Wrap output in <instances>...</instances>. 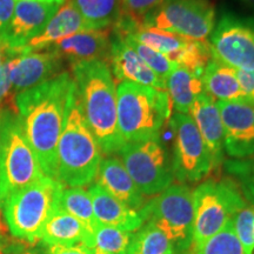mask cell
<instances>
[{"instance_id": "1", "label": "cell", "mask_w": 254, "mask_h": 254, "mask_svg": "<svg viewBox=\"0 0 254 254\" xmlns=\"http://www.w3.org/2000/svg\"><path fill=\"white\" fill-rule=\"evenodd\" d=\"M74 90L71 73L62 72L44 84L14 94L12 100L41 170L56 180L57 147Z\"/></svg>"}, {"instance_id": "2", "label": "cell", "mask_w": 254, "mask_h": 254, "mask_svg": "<svg viewBox=\"0 0 254 254\" xmlns=\"http://www.w3.org/2000/svg\"><path fill=\"white\" fill-rule=\"evenodd\" d=\"M82 112L103 154L119 153L126 144L119 131L117 86L109 63L80 62L71 65Z\"/></svg>"}, {"instance_id": "3", "label": "cell", "mask_w": 254, "mask_h": 254, "mask_svg": "<svg viewBox=\"0 0 254 254\" xmlns=\"http://www.w3.org/2000/svg\"><path fill=\"white\" fill-rule=\"evenodd\" d=\"M101 160L103 152L87 125L75 87L57 147V180L64 187L91 185Z\"/></svg>"}, {"instance_id": "4", "label": "cell", "mask_w": 254, "mask_h": 254, "mask_svg": "<svg viewBox=\"0 0 254 254\" xmlns=\"http://www.w3.org/2000/svg\"><path fill=\"white\" fill-rule=\"evenodd\" d=\"M119 131L125 142L160 138L170 118V98L166 91L120 82L117 86Z\"/></svg>"}, {"instance_id": "5", "label": "cell", "mask_w": 254, "mask_h": 254, "mask_svg": "<svg viewBox=\"0 0 254 254\" xmlns=\"http://www.w3.org/2000/svg\"><path fill=\"white\" fill-rule=\"evenodd\" d=\"M46 177L25 134L17 111L0 110V202Z\"/></svg>"}, {"instance_id": "6", "label": "cell", "mask_w": 254, "mask_h": 254, "mask_svg": "<svg viewBox=\"0 0 254 254\" xmlns=\"http://www.w3.org/2000/svg\"><path fill=\"white\" fill-rule=\"evenodd\" d=\"M63 189L58 180L44 177L9 194L2 201V213L12 237L31 245L39 243L44 225L58 207Z\"/></svg>"}, {"instance_id": "7", "label": "cell", "mask_w": 254, "mask_h": 254, "mask_svg": "<svg viewBox=\"0 0 254 254\" xmlns=\"http://www.w3.org/2000/svg\"><path fill=\"white\" fill-rule=\"evenodd\" d=\"M247 204L232 178L208 179L193 190V238L190 254L227 226L240 208Z\"/></svg>"}, {"instance_id": "8", "label": "cell", "mask_w": 254, "mask_h": 254, "mask_svg": "<svg viewBox=\"0 0 254 254\" xmlns=\"http://www.w3.org/2000/svg\"><path fill=\"white\" fill-rule=\"evenodd\" d=\"M144 222H151L172 241L176 254H190L193 238V190L185 184L171 185L139 209Z\"/></svg>"}, {"instance_id": "9", "label": "cell", "mask_w": 254, "mask_h": 254, "mask_svg": "<svg viewBox=\"0 0 254 254\" xmlns=\"http://www.w3.org/2000/svg\"><path fill=\"white\" fill-rule=\"evenodd\" d=\"M118 154L133 182L145 196L159 194L172 185V160L160 138L126 142Z\"/></svg>"}, {"instance_id": "10", "label": "cell", "mask_w": 254, "mask_h": 254, "mask_svg": "<svg viewBox=\"0 0 254 254\" xmlns=\"http://www.w3.org/2000/svg\"><path fill=\"white\" fill-rule=\"evenodd\" d=\"M215 23L217 13L211 0H168L146 15L141 26L208 41Z\"/></svg>"}, {"instance_id": "11", "label": "cell", "mask_w": 254, "mask_h": 254, "mask_svg": "<svg viewBox=\"0 0 254 254\" xmlns=\"http://www.w3.org/2000/svg\"><path fill=\"white\" fill-rule=\"evenodd\" d=\"M208 43L212 58L234 69L254 72V15L221 12Z\"/></svg>"}, {"instance_id": "12", "label": "cell", "mask_w": 254, "mask_h": 254, "mask_svg": "<svg viewBox=\"0 0 254 254\" xmlns=\"http://www.w3.org/2000/svg\"><path fill=\"white\" fill-rule=\"evenodd\" d=\"M170 125L174 133V179L185 185L200 182L212 171V161L194 122L189 114L174 113Z\"/></svg>"}, {"instance_id": "13", "label": "cell", "mask_w": 254, "mask_h": 254, "mask_svg": "<svg viewBox=\"0 0 254 254\" xmlns=\"http://www.w3.org/2000/svg\"><path fill=\"white\" fill-rule=\"evenodd\" d=\"M224 128V151L231 159L254 157V105L217 101Z\"/></svg>"}, {"instance_id": "14", "label": "cell", "mask_w": 254, "mask_h": 254, "mask_svg": "<svg viewBox=\"0 0 254 254\" xmlns=\"http://www.w3.org/2000/svg\"><path fill=\"white\" fill-rule=\"evenodd\" d=\"M7 65L14 94L44 84L64 72V60L52 49L21 53L9 59Z\"/></svg>"}, {"instance_id": "15", "label": "cell", "mask_w": 254, "mask_h": 254, "mask_svg": "<svg viewBox=\"0 0 254 254\" xmlns=\"http://www.w3.org/2000/svg\"><path fill=\"white\" fill-rule=\"evenodd\" d=\"M59 7L53 4L17 1L12 20L0 34L11 47L14 57L20 55L21 50L43 32Z\"/></svg>"}, {"instance_id": "16", "label": "cell", "mask_w": 254, "mask_h": 254, "mask_svg": "<svg viewBox=\"0 0 254 254\" xmlns=\"http://www.w3.org/2000/svg\"><path fill=\"white\" fill-rule=\"evenodd\" d=\"M111 45L109 56V66L113 77L120 82H133L166 91V85L163 79L146 66L122 36L111 32Z\"/></svg>"}, {"instance_id": "17", "label": "cell", "mask_w": 254, "mask_h": 254, "mask_svg": "<svg viewBox=\"0 0 254 254\" xmlns=\"http://www.w3.org/2000/svg\"><path fill=\"white\" fill-rule=\"evenodd\" d=\"M190 118L204 140L211 155L212 170L224 164V128L221 116L214 101L208 94L196 95L189 111Z\"/></svg>"}, {"instance_id": "18", "label": "cell", "mask_w": 254, "mask_h": 254, "mask_svg": "<svg viewBox=\"0 0 254 254\" xmlns=\"http://www.w3.org/2000/svg\"><path fill=\"white\" fill-rule=\"evenodd\" d=\"M111 32L109 30L84 31L64 38L50 49L55 50L63 60L71 64L91 60L109 62Z\"/></svg>"}, {"instance_id": "19", "label": "cell", "mask_w": 254, "mask_h": 254, "mask_svg": "<svg viewBox=\"0 0 254 254\" xmlns=\"http://www.w3.org/2000/svg\"><path fill=\"white\" fill-rule=\"evenodd\" d=\"M97 184L123 204L139 211L146 204L145 195L133 182L120 158L109 155L101 160Z\"/></svg>"}, {"instance_id": "20", "label": "cell", "mask_w": 254, "mask_h": 254, "mask_svg": "<svg viewBox=\"0 0 254 254\" xmlns=\"http://www.w3.org/2000/svg\"><path fill=\"white\" fill-rule=\"evenodd\" d=\"M88 193L98 225L117 227L127 232H136L144 225L138 211L123 204L97 183L91 184Z\"/></svg>"}, {"instance_id": "21", "label": "cell", "mask_w": 254, "mask_h": 254, "mask_svg": "<svg viewBox=\"0 0 254 254\" xmlns=\"http://www.w3.org/2000/svg\"><path fill=\"white\" fill-rule=\"evenodd\" d=\"M91 31L87 24L82 19L78 9L74 7L72 0H66L51 18V20L40 34L33 38L26 46L21 50V53L43 51L52 47L64 38L79 33V32Z\"/></svg>"}, {"instance_id": "22", "label": "cell", "mask_w": 254, "mask_h": 254, "mask_svg": "<svg viewBox=\"0 0 254 254\" xmlns=\"http://www.w3.org/2000/svg\"><path fill=\"white\" fill-rule=\"evenodd\" d=\"M40 241L51 245H85L94 249V234L59 206L44 225Z\"/></svg>"}, {"instance_id": "23", "label": "cell", "mask_w": 254, "mask_h": 254, "mask_svg": "<svg viewBox=\"0 0 254 254\" xmlns=\"http://www.w3.org/2000/svg\"><path fill=\"white\" fill-rule=\"evenodd\" d=\"M201 81L204 92L214 101H243L252 104L240 86L236 69L214 58L206 65Z\"/></svg>"}, {"instance_id": "24", "label": "cell", "mask_w": 254, "mask_h": 254, "mask_svg": "<svg viewBox=\"0 0 254 254\" xmlns=\"http://www.w3.org/2000/svg\"><path fill=\"white\" fill-rule=\"evenodd\" d=\"M166 92L172 100L176 113L189 114L193 100L196 95L204 93L201 78L190 73L187 69L177 66L170 73L166 80Z\"/></svg>"}, {"instance_id": "25", "label": "cell", "mask_w": 254, "mask_h": 254, "mask_svg": "<svg viewBox=\"0 0 254 254\" xmlns=\"http://www.w3.org/2000/svg\"><path fill=\"white\" fill-rule=\"evenodd\" d=\"M91 31L113 27L122 13L120 0H72Z\"/></svg>"}, {"instance_id": "26", "label": "cell", "mask_w": 254, "mask_h": 254, "mask_svg": "<svg viewBox=\"0 0 254 254\" xmlns=\"http://www.w3.org/2000/svg\"><path fill=\"white\" fill-rule=\"evenodd\" d=\"M124 38H129L136 43H140L159 53H163L167 58L184 49L190 40L172 32L144 26L136 27Z\"/></svg>"}, {"instance_id": "27", "label": "cell", "mask_w": 254, "mask_h": 254, "mask_svg": "<svg viewBox=\"0 0 254 254\" xmlns=\"http://www.w3.org/2000/svg\"><path fill=\"white\" fill-rule=\"evenodd\" d=\"M125 254H176L172 241L151 222H144L132 236Z\"/></svg>"}, {"instance_id": "28", "label": "cell", "mask_w": 254, "mask_h": 254, "mask_svg": "<svg viewBox=\"0 0 254 254\" xmlns=\"http://www.w3.org/2000/svg\"><path fill=\"white\" fill-rule=\"evenodd\" d=\"M58 206L82 222L94 234L98 224L94 218L93 206L88 190L82 187H64L60 193Z\"/></svg>"}, {"instance_id": "29", "label": "cell", "mask_w": 254, "mask_h": 254, "mask_svg": "<svg viewBox=\"0 0 254 254\" xmlns=\"http://www.w3.org/2000/svg\"><path fill=\"white\" fill-rule=\"evenodd\" d=\"M168 59L176 65L193 73L196 77L201 78L206 65L212 59L209 43L190 39L184 49L168 57Z\"/></svg>"}, {"instance_id": "30", "label": "cell", "mask_w": 254, "mask_h": 254, "mask_svg": "<svg viewBox=\"0 0 254 254\" xmlns=\"http://www.w3.org/2000/svg\"><path fill=\"white\" fill-rule=\"evenodd\" d=\"M224 168L239 186L246 201L254 206V157L228 159L224 161Z\"/></svg>"}, {"instance_id": "31", "label": "cell", "mask_w": 254, "mask_h": 254, "mask_svg": "<svg viewBox=\"0 0 254 254\" xmlns=\"http://www.w3.org/2000/svg\"><path fill=\"white\" fill-rule=\"evenodd\" d=\"M132 236V232L98 225L94 231V249L109 254H125Z\"/></svg>"}, {"instance_id": "32", "label": "cell", "mask_w": 254, "mask_h": 254, "mask_svg": "<svg viewBox=\"0 0 254 254\" xmlns=\"http://www.w3.org/2000/svg\"><path fill=\"white\" fill-rule=\"evenodd\" d=\"M124 39H125L126 43L135 51L136 55H138L139 58L146 64V66L150 69H152V71H153L159 78L163 79L164 81L166 80L168 75H170V73L178 66L174 63L171 62L166 56H164L163 53H159L157 51L150 49V47L129 39V38H124Z\"/></svg>"}, {"instance_id": "33", "label": "cell", "mask_w": 254, "mask_h": 254, "mask_svg": "<svg viewBox=\"0 0 254 254\" xmlns=\"http://www.w3.org/2000/svg\"><path fill=\"white\" fill-rule=\"evenodd\" d=\"M196 254H245L232 227V221L221 232L208 239Z\"/></svg>"}, {"instance_id": "34", "label": "cell", "mask_w": 254, "mask_h": 254, "mask_svg": "<svg viewBox=\"0 0 254 254\" xmlns=\"http://www.w3.org/2000/svg\"><path fill=\"white\" fill-rule=\"evenodd\" d=\"M232 227L245 254L254 252V206L247 204L232 219Z\"/></svg>"}, {"instance_id": "35", "label": "cell", "mask_w": 254, "mask_h": 254, "mask_svg": "<svg viewBox=\"0 0 254 254\" xmlns=\"http://www.w3.org/2000/svg\"><path fill=\"white\" fill-rule=\"evenodd\" d=\"M123 15L141 24L142 19L153 9L158 8L168 0H120Z\"/></svg>"}, {"instance_id": "36", "label": "cell", "mask_w": 254, "mask_h": 254, "mask_svg": "<svg viewBox=\"0 0 254 254\" xmlns=\"http://www.w3.org/2000/svg\"><path fill=\"white\" fill-rule=\"evenodd\" d=\"M34 246L38 254H94V249L85 245H51L39 241Z\"/></svg>"}, {"instance_id": "37", "label": "cell", "mask_w": 254, "mask_h": 254, "mask_svg": "<svg viewBox=\"0 0 254 254\" xmlns=\"http://www.w3.org/2000/svg\"><path fill=\"white\" fill-rule=\"evenodd\" d=\"M13 95V87H12L11 74L7 63L0 66V110L4 109V105L7 104L11 97Z\"/></svg>"}, {"instance_id": "38", "label": "cell", "mask_w": 254, "mask_h": 254, "mask_svg": "<svg viewBox=\"0 0 254 254\" xmlns=\"http://www.w3.org/2000/svg\"><path fill=\"white\" fill-rule=\"evenodd\" d=\"M31 244L26 243V241L15 239L11 240L9 238L5 239L4 241L0 243V250L5 254H38L36 250L31 249Z\"/></svg>"}, {"instance_id": "39", "label": "cell", "mask_w": 254, "mask_h": 254, "mask_svg": "<svg viewBox=\"0 0 254 254\" xmlns=\"http://www.w3.org/2000/svg\"><path fill=\"white\" fill-rule=\"evenodd\" d=\"M17 0H0V34L6 30L13 17Z\"/></svg>"}, {"instance_id": "40", "label": "cell", "mask_w": 254, "mask_h": 254, "mask_svg": "<svg viewBox=\"0 0 254 254\" xmlns=\"http://www.w3.org/2000/svg\"><path fill=\"white\" fill-rule=\"evenodd\" d=\"M236 73L241 88H243L245 94L249 97L252 105H254V72H246L236 69Z\"/></svg>"}, {"instance_id": "41", "label": "cell", "mask_w": 254, "mask_h": 254, "mask_svg": "<svg viewBox=\"0 0 254 254\" xmlns=\"http://www.w3.org/2000/svg\"><path fill=\"white\" fill-rule=\"evenodd\" d=\"M12 58H14V55L12 52L11 47L4 40V38L0 36V66H2Z\"/></svg>"}, {"instance_id": "42", "label": "cell", "mask_w": 254, "mask_h": 254, "mask_svg": "<svg viewBox=\"0 0 254 254\" xmlns=\"http://www.w3.org/2000/svg\"><path fill=\"white\" fill-rule=\"evenodd\" d=\"M8 227L6 225L5 218H4V213H2V209H1V202H0V243L2 240L7 239L8 238Z\"/></svg>"}, {"instance_id": "43", "label": "cell", "mask_w": 254, "mask_h": 254, "mask_svg": "<svg viewBox=\"0 0 254 254\" xmlns=\"http://www.w3.org/2000/svg\"><path fill=\"white\" fill-rule=\"evenodd\" d=\"M17 1H28V2H39V4H53L62 6L65 4L66 0H17Z\"/></svg>"}, {"instance_id": "44", "label": "cell", "mask_w": 254, "mask_h": 254, "mask_svg": "<svg viewBox=\"0 0 254 254\" xmlns=\"http://www.w3.org/2000/svg\"><path fill=\"white\" fill-rule=\"evenodd\" d=\"M240 4H243L246 8L251 9V11L254 12V0H238Z\"/></svg>"}, {"instance_id": "45", "label": "cell", "mask_w": 254, "mask_h": 254, "mask_svg": "<svg viewBox=\"0 0 254 254\" xmlns=\"http://www.w3.org/2000/svg\"><path fill=\"white\" fill-rule=\"evenodd\" d=\"M94 254H109V253H105L103 251L98 250V249H94Z\"/></svg>"}, {"instance_id": "46", "label": "cell", "mask_w": 254, "mask_h": 254, "mask_svg": "<svg viewBox=\"0 0 254 254\" xmlns=\"http://www.w3.org/2000/svg\"><path fill=\"white\" fill-rule=\"evenodd\" d=\"M0 254H5V253H4V252H2V251H1V250H0Z\"/></svg>"}, {"instance_id": "47", "label": "cell", "mask_w": 254, "mask_h": 254, "mask_svg": "<svg viewBox=\"0 0 254 254\" xmlns=\"http://www.w3.org/2000/svg\"><path fill=\"white\" fill-rule=\"evenodd\" d=\"M253 254H254V252H253Z\"/></svg>"}]
</instances>
